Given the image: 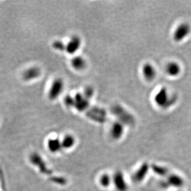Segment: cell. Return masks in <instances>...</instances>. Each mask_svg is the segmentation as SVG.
<instances>
[{
    "instance_id": "obj_6",
    "label": "cell",
    "mask_w": 191,
    "mask_h": 191,
    "mask_svg": "<svg viewBox=\"0 0 191 191\" xmlns=\"http://www.w3.org/2000/svg\"><path fill=\"white\" fill-rule=\"evenodd\" d=\"M41 75V70L37 66H32L27 69L23 73L22 76L24 80L26 81H31L36 79Z\"/></svg>"
},
{
    "instance_id": "obj_4",
    "label": "cell",
    "mask_w": 191,
    "mask_h": 191,
    "mask_svg": "<svg viewBox=\"0 0 191 191\" xmlns=\"http://www.w3.org/2000/svg\"><path fill=\"white\" fill-rule=\"evenodd\" d=\"M190 32V25L186 23H183L176 28L174 32V39L177 41H181L188 37Z\"/></svg>"
},
{
    "instance_id": "obj_7",
    "label": "cell",
    "mask_w": 191,
    "mask_h": 191,
    "mask_svg": "<svg viewBox=\"0 0 191 191\" xmlns=\"http://www.w3.org/2000/svg\"><path fill=\"white\" fill-rule=\"evenodd\" d=\"M74 105L77 110L80 111H84L89 106V100L85 98L83 94L82 93H77L75 97H74Z\"/></svg>"
},
{
    "instance_id": "obj_1",
    "label": "cell",
    "mask_w": 191,
    "mask_h": 191,
    "mask_svg": "<svg viewBox=\"0 0 191 191\" xmlns=\"http://www.w3.org/2000/svg\"><path fill=\"white\" fill-rule=\"evenodd\" d=\"M64 81L61 78L55 79L51 83L48 92V96L50 100H55L63 93L64 90Z\"/></svg>"
},
{
    "instance_id": "obj_13",
    "label": "cell",
    "mask_w": 191,
    "mask_h": 191,
    "mask_svg": "<svg viewBox=\"0 0 191 191\" xmlns=\"http://www.w3.org/2000/svg\"><path fill=\"white\" fill-rule=\"evenodd\" d=\"M149 169V167L147 164L144 163L138 170H137L134 176V179L136 182H141L143 180L145 179V176L147 175L148 173V170Z\"/></svg>"
},
{
    "instance_id": "obj_17",
    "label": "cell",
    "mask_w": 191,
    "mask_h": 191,
    "mask_svg": "<svg viewBox=\"0 0 191 191\" xmlns=\"http://www.w3.org/2000/svg\"><path fill=\"white\" fill-rule=\"evenodd\" d=\"M74 138L72 136H66L63 139V144L66 147H71L74 144Z\"/></svg>"
},
{
    "instance_id": "obj_20",
    "label": "cell",
    "mask_w": 191,
    "mask_h": 191,
    "mask_svg": "<svg viewBox=\"0 0 191 191\" xmlns=\"http://www.w3.org/2000/svg\"></svg>"
},
{
    "instance_id": "obj_18",
    "label": "cell",
    "mask_w": 191,
    "mask_h": 191,
    "mask_svg": "<svg viewBox=\"0 0 191 191\" xmlns=\"http://www.w3.org/2000/svg\"><path fill=\"white\" fill-rule=\"evenodd\" d=\"M64 104L67 107H72L74 105V99L73 97L67 95L64 98Z\"/></svg>"
},
{
    "instance_id": "obj_8",
    "label": "cell",
    "mask_w": 191,
    "mask_h": 191,
    "mask_svg": "<svg viewBox=\"0 0 191 191\" xmlns=\"http://www.w3.org/2000/svg\"><path fill=\"white\" fill-rule=\"evenodd\" d=\"M110 136L115 140L119 139L124 133V126L119 122L114 123L110 128Z\"/></svg>"
},
{
    "instance_id": "obj_15",
    "label": "cell",
    "mask_w": 191,
    "mask_h": 191,
    "mask_svg": "<svg viewBox=\"0 0 191 191\" xmlns=\"http://www.w3.org/2000/svg\"><path fill=\"white\" fill-rule=\"evenodd\" d=\"M152 169L156 173V174L162 176H165L167 174V173H168V170L166 168L158 165H154Z\"/></svg>"
},
{
    "instance_id": "obj_3",
    "label": "cell",
    "mask_w": 191,
    "mask_h": 191,
    "mask_svg": "<svg viewBox=\"0 0 191 191\" xmlns=\"http://www.w3.org/2000/svg\"><path fill=\"white\" fill-rule=\"evenodd\" d=\"M113 184L118 191H127L128 186L126 181L124 175L121 171H116L114 175H112Z\"/></svg>"
},
{
    "instance_id": "obj_12",
    "label": "cell",
    "mask_w": 191,
    "mask_h": 191,
    "mask_svg": "<svg viewBox=\"0 0 191 191\" xmlns=\"http://www.w3.org/2000/svg\"><path fill=\"white\" fill-rule=\"evenodd\" d=\"M71 64L72 67L77 71H82L84 69L87 65L85 59L79 56L74 57L71 61Z\"/></svg>"
},
{
    "instance_id": "obj_11",
    "label": "cell",
    "mask_w": 191,
    "mask_h": 191,
    "mask_svg": "<svg viewBox=\"0 0 191 191\" xmlns=\"http://www.w3.org/2000/svg\"><path fill=\"white\" fill-rule=\"evenodd\" d=\"M167 184L177 189H180L184 185L183 179L179 175L173 174L167 178Z\"/></svg>"
},
{
    "instance_id": "obj_9",
    "label": "cell",
    "mask_w": 191,
    "mask_h": 191,
    "mask_svg": "<svg viewBox=\"0 0 191 191\" xmlns=\"http://www.w3.org/2000/svg\"><path fill=\"white\" fill-rule=\"evenodd\" d=\"M142 74L147 80H152L156 76L157 71L154 66L150 63L145 64L142 69Z\"/></svg>"
},
{
    "instance_id": "obj_10",
    "label": "cell",
    "mask_w": 191,
    "mask_h": 191,
    "mask_svg": "<svg viewBox=\"0 0 191 191\" xmlns=\"http://www.w3.org/2000/svg\"><path fill=\"white\" fill-rule=\"evenodd\" d=\"M165 71L168 76L171 77H176L180 74L181 69V66L178 63L173 61L167 64Z\"/></svg>"
},
{
    "instance_id": "obj_19",
    "label": "cell",
    "mask_w": 191,
    "mask_h": 191,
    "mask_svg": "<svg viewBox=\"0 0 191 191\" xmlns=\"http://www.w3.org/2000/svg\"><path fill=\"white\" fill-rule=\"evenodd\" d=\"M93 90L90 87H87V89H85L83 93L84 96L88 100H89L93 96Z\"/></svg>"
},
{
    "instance_id": "obj_14",
    "label": "cell",
    "mask_w": 191,
    "mask_h": 191,
    "mask_svg": "<svg viewBox=\"0 0 191 191\" xmlns=\"http://www.w3.org/2000/svg\"><path fill=\"white\" fill-rule=\"evenodd\" d=\"M99 184L100 185L105 189L109 188L111 184H113L112 176L107 173H102L99 178Z\"/></svg>"
},
{
    "instance_id": "obj_5",
    "label": "cell",
    "mask_w": 191,
    "mask_h": 191,
    "mask_svg": "<svg viewBox=\"0 0 191 191\" xmlns=\"http://www.w3.org/2000/svg\"><path fill=\"white\" fill-rule=\"evenodd\" d=\"M81 46V40L77 36L72 37L65 46V51L70 54H73L76 53Z\"/></svg>"
},
{
    "instance_id": "obj_2",
    "label": "cell",
    "mask_w": 191,
    "mask_h": 191,
    "mask_svg": "<svg viewBox=\"0 0 191 191\" xmlns=\"http://www.w3.org/2000/svg\"><path fill=\"white\" fill-rule=\"evenodd\" d=\"M171 98L167 89L163 88L160 90L155 95L154 100L157 105L160 107L168 106Z\"/></svg>"
},
{
    "instance_id": "obj_16",
    "label": "cell",
    "mask_w": 191,
    "mask_h": 191,
    "mask_svg": "<svg viewBox=\"0 0 191 191\" xmlns=\"http://www.w3.org/2000/svg\"><path fill=\"white\" fill-rule=\"evenodd\" d=\"M54 49H55L56 50L58 51H64L65 50V46L66 45H64V43L61 41V40H56L53 43L52 45Z\"/></svg>"
}]
</instances>
